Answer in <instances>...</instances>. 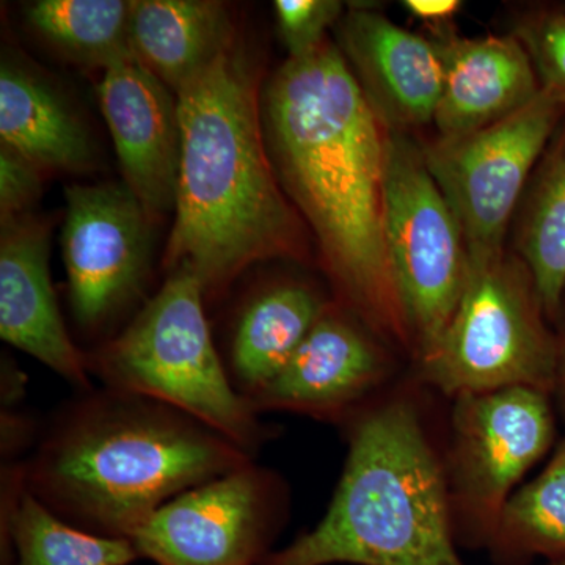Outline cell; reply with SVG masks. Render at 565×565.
Masks as SVG:
<instances>
[{
	"label": "cell",
	"instance_id": "cell-1",
	"mask_svg": "<svg viewBox=\"0 0 565 565\" xmlns=\"http://www.w3.org/2000/svg\"><path fill=\"white\" fill-rule=\"evenodd\" d=\"M264 136L289 202L310 225L345 310L412 353L384 237L388 128L340 47L323 41L264 85Z\"/></svg>",
	"mask_w": 565,
	"mask_h": 565
},
{
	"label": "cell",
	"instance_id": "cell-2",
	"mask_svg": "<svg viewBox=\"0 0 565 565\" xmlns=\"http://www.w3.org/2000/svg\"><path fill=\"white\" fill-rule=\"evenodd\" d=\"M181 161L166 269L218 296L256 263L300 258L303 223L264 136L262 95L236 46L177 93Z\"/></svg>",
	"mask_w": 565,
	"mask_h": 565
},
{
	"label": "cell",
	"instance_id": "cell-3",
	"mask_svg": "<svg viewBox=\"0 0 565 565\" xmlns=\"http://www.w3.org/2000/svg\"><path fill=\"white\" fill-rule=\"evenodd\" d=\"M250 462L243 448L170 405L92 388L58 412L21 476L70 525L131 541L178 494Z\"/></svg>",
	"mask_w": 565,
	"mask_h": 565
},
{
	"label": "cell",
	"instance_id": "cell-4",
	"mask_svg": "<svg viewBox=\"0 0 565 565\" xmlns=\"http://www.w3.org/2000/svg\"><path fill=\"white\" fill-rule=\"evenodd\" d=\"M348 457L321 522L262 565H465L444 456L411 390L353 416Z\"/></svg>",
	"mask_w": 565,
	"mask_h": 565
},
{
	"label": "cell",
	"instance_id": "cell-5",
	"mask_svg": "<svg viewBox=\"0 0 565 565\" xmlns=\"http://www.w3.org/2000/svg\"><path fill=\"white\" fill-rule=\"evenodd\" d=\"M204 299L191 270L169 273L132 321L88 353V371L104 388L170 405L253 456L270 433L234 388L212 341Z\"/></svg>",
	"mask_w": 565,
	"mask_h": 565
},
{
	"label": "cell",
	"instance_id": "cell-6",
	"mask_svg": "<svg viewBox=\"0 0 565 565\" xmlns=\"http://www.w3.org/2000/svg\"><path fill=\"white\" fill-rule=\"evenodd\" d=\"M557 364V333L533 275L503 252L470 259L460 302L433 351L416 362V382L451 399L511 386L555 396Z\"/></svg>",
	"mask_w": 565,
	"mask_h": 565
},
{
	"label": "cell",
	"instance_id": "cell-7",
	"mask_svg": "<svg viewBox=\"0 0 565 565\" xmlns=\"http://www.w3.org/2000/svg\"><path fill=\"white\" fill-rule=\"evenodd\" d=\"M384 237L416 363L433 351L451 321L470 256L455 212L427 169L423 148L390 129Z\"/></svg>",
	"mask_w": 565,
	"mask_h": 565
},
{
	"label": "cell",
	"instance_id": "cell-8",
	"mask_svg": "<svg viewBox=\"0 0 565 565\" xmlns=\"http://www.w3.org/2000/svg\"><path fill=\"white\" fill-rule=\"evenodd\" d=\"M553 397L511 386L452 399L444 465L459 544L486 548L516 486L552 449Z\"/></svg>",
	"mask_w": 565,
	"mask_h": 565
},
{
	"label": "cell",
	"instance_id": "cell-9",
	"mask_svg": "<svg viewBox=\"0 0 565 565\" xmlns=\"http://www.w3.org/2000/svg\"><path fill=\"white\" fill-rule=\"evenodd\" d=\"M564 117L563 104L542 90L504 120L465 136L438 137L423 148L470 259L504 252L512 214Z\"/></svg>",
	"mask_w": 565,
	"mask_h": 565
},
{
	"label": "cell",
	"instance_id": "cell-10",
	"mask_svg": "<svg viewBox=\"0 0 565 565\" xmlns=\"http://www.w3.org/2000/svg\"><path fill=\"white\" fill-rule=\"evenodd\" d=\"M286 512L280 476L250 462L178 494L131 542L158 565H262Z\"/></svg>",
	"mask_w": 565,
	"mask_h": 565
},
{
	"label": "cell",
	"instance_id": "cell-11",
	"mask_svg": "<svg viewBox=\"0 0 565 565\" xmlns=\"http://www.w3.org/2000/svg\"><path fill=\"white\" fill-rule=\"evenodd\" d=\"M63 263L71 313L88 334L109 329L140 299L151 266V221L125 182L65 189Z\"/></svg>",
	"mask_w": 565,
	"mask_h": 565
},
{
	"label": "cell",
	"instance_id": "cell-12",
	"mask_svg": "<svg viewBox=\"0 0 565 565\" xmlns=\"http://www.w3.org/2000/svg\"><path fill=\"white\" fill-rule=\"evenodd\" d=\"M364 329L348 310L330 303L291 360L253 397L255 411L351 422L375 401L392 373L384 348Z\"/></svg>",
	"mask_w": 565,
	"mask_h": 565
},
{
	"label": "cell",
	"instance_id": "cell-13",
	"mask_svg": "<svg viewBox=\"0 0 565 565\" xmlns=\"http://www.w3.org/2000/svg\"><path fill=\"white\" fill-rule=\"evenodd\" d=\"M98 99L122 182L152 218L174 211L181 161L177 93L141 63L129 61L103 71Z\"/></svg>",
	"mask_w": 565,
	"mask_h": 565
},
{
	"label": "cell",
	"instance_id": "cell-14",
	"mask_svg": "<svg viewBox=\"0 0 565 565\" xmlns=\"http://www.w3.org/2000/svg\"><path fill=\"white\" fill-rule=\"evenodd\" d=\"M340 51L390 131L429 125L444 90V62L433 40L384 14L351 7L340 22Z\"/></svg>",
	"mask_w": 565,
	"mask_h": 565
},
{
	"label": "cell",
	"instance_id": "cell-15",
	"mask_svg": "<svg viewBox=\"0 0 565 565\" xmlns=\"http://www.w3.org/2000/svg\"><path fill=\"white\" fill-rule=\"evenodd\" d=\"M51 226L29 214L0 234V337L88 392L87 353L71 340L50 273Z\"/></svg>",
	"mask_w": 565,
	"mask_h": 565
},
{
	"label": "cell",
	"instance_id": "cell-16",
	"mask_svg": "<svg viewBox=\"0 0 565 565\" xmlns=\"http://www.w3.org/2000/svg\"><path fill=\"white\" fill-rule=\"evenodd\" d=\"M444 62V90L435 111L438 137L465 136L522 110L542 92L515 35L435 40Z\"/></svg>",
	"mask_w": 565,
	"mask_h": 565
},
{
	"label": "cell",
	"instance_id": "cell-17",
	"mask_svg": "<svg viewBox=\"0 0 565 565\" xmlns=\"http://www.w3.org/2000/svg\"><path fill=\"white\" fill-rule=\"evenodd\" d=\"M136 61L173 93L236 46L228 11L212 0H132Z\"/></svg>",
	"mask_w": 565,
	"mask_h": 565
},
{
	"label": "cell",
	"instance_id": "cell-18",
	"mask_svg": "<svg viewBox=\"0 0 565 565\" xmlns=\"http://www.w3.org/2000/svg\"><path fill=\"white\" fill-rule=\"evenodd\" d=\"M0 143L43 172L87 173L96 163L90 134L61 93L10 61L0 70Z\"/></svg>",
	"mask_w": 565,
	"mask_h": 565
},
{
	"label": "cell",
	"instance_id": "cell-19",
	"mask_svg": "<svg viewBox=\"0 0 565 565\" xmlns=\"http://www.w3.org/2000/svg\"><path fill=\"white\" fill-rule=\"evenodd\" d=\"M330 302L299 281L267 286L244 305L234 322L228 371L234 388L250 401L291 360Z\"/></svg>",
	"mask_w": 565,
	"mask_h": 565
},
{
	"label": "cell",
	"instance_id": "cell-20",
	"mask_svg": "<svg viewBox=\"0 0 565 565\" xmlns=\"http://www.w3.org/2000/svg\"><path fill=\"white\" fill-rule=\"evenodd\" d=\"M9 565H128L140 555L131 541L103 537L70 525L7 476Z\"/></svg>",
	"mask_w": 565,
	"mask_h": 565
},
{
	"label": "cell",
	"instance_id": "cell-21",
	"mask_svg": "<svg viewBox=\"0 0 565 565\" xmlns=\"http://www.w3.org/2000/svg\"><path fill=\"white\" fill-rule=\"evenodd\" d=\"M516 250L533 275L550 322L556 323L565 299V126L531 178Z\"/></svg>",
	"mask_w": 565,
	"mask_h": 565
},
{
	"label": "cell",
	"instance_id": "cell-22",
	"mask_svg": "<svg viewBox=\"0 0 565 565\" xmlns=\"http://www.w3.org/2000/svg\"><path fill=\"white\" fill-rule=\"evenodd\" d=\"M486 548L500 565L565 557V437L544 470L509 498Z\"/></svg>",
	"mask_w": 565,
	"mask_h": 565
},
{
	"label": "cell",
	"instance_id": "cell-23",
	"mask_svg": "<svg viewBox=\"0 0 565 565\" xmlns=\"http://www.w3.org/2000/svg\"><path fill=\"white\" fill-rule=\"evenodd\" d=\"M131 2L125 0H39L25 7V21L71 61L103 71L136 61L129 41Z\"/></svg>",
	"mask_w": 565,
	"mask_h": 565
},
{
	"label": "cell",
	"instance_id": "cell-24",
	"mask_svg": "<svg viewBox=\"0 0 565 565\" xmlns=\"http://www.w3.org/2000/svg\"><path fill=\"white\" fill-rule=\"evenodd\" d=\"M514 35L530 54L542 90L565 107V3L537 7L520 20Z\"/></svg>",
	"mask_w": 565,
	"mask_h": 565
},
{
	"label": "cell",
	"instance_id": "cell-25",
	"mask_svg": "<svg viewBox=\"0 0 565 565\" xmlns=\"http://www.w3.org/2000/svg\"><path fill=\"white\" fill-rule=\"evenodd\" d=\"M274 10L282 44L289 58H296L327 41V29L343 18L344 7L338 0H277Z\"/></svg>",
	"mask_w": 565,
	"mask_h": 565
},
{
	"label": "cell",
	"instance_id": "cell-26",
	"mask_svg": "<svg viewBox=\"0 0 565 565\" xmlns=\"http://www.w3.org/2000/svg\"><path fill=\"white\" fill-rule=\"evenodd\" d=\"M43 193V170L13 148L0 143V223L31 214Z\"/></svg>",
	"mask_w": 565,
	"mask_h": 565
},
{
	"label": "cell",
	"instance_id": "cell-27",
	"mask_svg": "<svg viewBox=\"0 0 565 565\" xmlns=\"http://www.w3.org/2000/svg\"><path fill=\"white\" fill-rule=\"evenodd\" d=\"M404 7L418 20L429 24H441L451 20L457 11L462 9V2L459 0H405Z\"/></svg>",
	"mask_w": 565,
	"mask_h": 565
},
{
	"label": "cell",
	"instance_id": "cell-28",
	"mask_svg": "<svg viewBox=\"0 0 565 565\" xmlns=\"http://www.w3.org/2000/svg\"><path fill=\"white\" fill-rule=\"evenodd\" d=\"M559 332H557V344H559V364H557V382L555 396L559 397L565 407V299L559 319H557Z\"/></svg>",
	"mask_w": 565,
	"mask_h": 565
},
{
	"label": "cell",
	"instance_id": "cell-29",
	"mask_svg": "<svg viewBox=\"0 0 565 565\" xmlns=\"http://www.w3.org/2000/svg\"><path fill=\"white\" fill-rule=\"evenodd\" d=\"M548 565H565V557H561V559L552 561Z\"/></svg>",
	"mask_w": 565,
	"mask_h": 565
}]
</instances>
